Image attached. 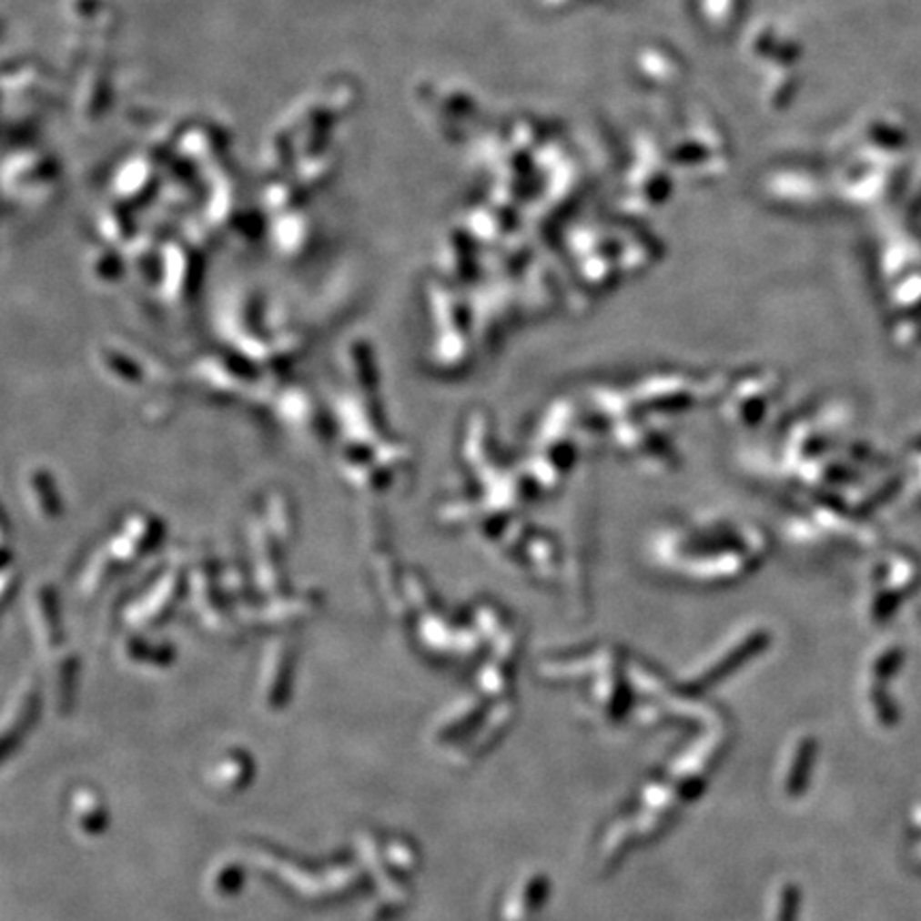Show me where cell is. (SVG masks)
<instances>
[{"mask_svg":"<svg viewBox=\"0 0 921 921\" xmlns=\"http://www.w3.org/2000/svg\"><path fill=\"white\" fill-rule=\"evenodd\" d=\"M246 870L238 862H222L220 866L214 868L211 873L209 886L211 892H214L218 898H230V896L239 894L241 886H244Z\"/></svg>","mask_w":921,"mask_h":921,"instance_id":"5b68a950","label":"cell"},{"mask_svg":"<svg viewBox=\"0 0 921 921\" xmlns=\"http://www.w3.org/2000/svg\"><path fill=\"white\" fill-rule=\"evenodd\" d=\"M15 700L17 702H14V706H11L7 714H5V725H3L5 755H7V753L11 751V743H14V740H20L24 736V732L28 730V725L33 724V717H35V711H36V689L33 687V684H26V687L20 689V693H17Z\"/></svg>","mask_w":921,"mask_h":921,"instance_id":"6da1fadb","label":"cell"},{"mask_svg":"<svg viewBox=\"0 0 921 921\" xmlns=\"http://www.w3.org/2000/svg\"><path fill=\"white\" fill-rule=\"evenodd\" d=\"M252 762L246 753L235 751L224 755L214 768H211L209 781L224 792H239L246 783L252 779Z\"/></svg>","mask_w":921,"mask_h":921,"instance_id":"7a4b0ae2","label":"cell"},{"mask_svg":"<svg viewBox=\"0 0 921 921\" xmlns=\"http://www.w3.org/2000/svg\"><path fill=\"white\" fill-rule=\"evenodd\" d=\"M384 854H387L389 862L393 864L395 868H401V870H408L414 866V860H416V849H412V845L408 843V840H390V843L384 847Z\"/></svg>","mask_w":921,"mask_h":921,"instance_id":"8992f818","label":"cell"},{"mask_svg":"<svg viewBox=\"0 0 921 921\" xmlns=\"http://www.w3.org/2000/svg\"><path fill=\"white\" fill-rule=\"evenodd\" d=\"M290 672H292V657L286 651V646H279L273 655L265 674V702L269 708H279L286 702V691L290 687Z\"/></svg>","mask_w":921,"mask_h":921,"instance_id":"277c9868","label":"cell"},{"mask_svg":"<svg viewBox=\"0 0 921 921\" xmlns=\"http://www.w3.org/2000/svg\"><path fill=\"white\" fill-rule=\"evenodd\" d=\"M73 817L79 832L95 836L107 827V808L92 789H77L73 795Z\"/></svg>","mask_w":921,"mask_h":921,"instance_id":"3957f363","label":"cell"}]
</instances>
